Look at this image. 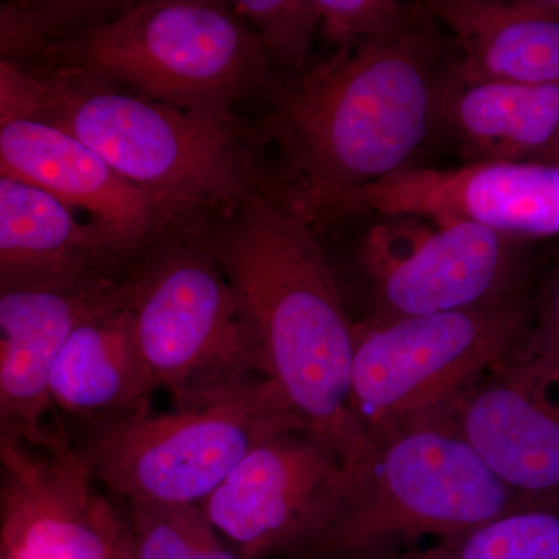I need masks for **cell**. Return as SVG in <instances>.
Listing matches in <instances>:
<instances>
[{
	"mask_svg": "<svg viewBox=\"0 0 559 559\" xmlns=\"http://www.w3.org/2000/svg\"><path fill=\"white\" fill-rule=\"evenodd\" d=\"M530 305L525 293L356 329L349 395L374 444L409 430L443 428L460 401L509 359Z\"/></svg>",
	"mask_w": 559,
	"mask_h": 559,
	"instance_id": "8992f818",
	"label": "cell"
},
{
	"mask_svg": "<svg viewBox=\"0 0 559 559\" xmlns=\"http://www.w3.org/2000/svg\"><path fill=\"white\" fill-rule=\"evenodd\" d=\"M235 16L250 24L267 55L283 64H300L320 25L318 0H238Z\"/></svg>",
	"mask_w": 559,
	"mask_h": 559,
	"instance_id": "cb8c5ba5",
	"label": "cell"
},
{
	"mask_svg": "<svg viewBox=\"0 0 559 559\" xmlns=\"http://www.w3.org/2000/svg\"><path fill=\"white\" fill-rule=\"evenodd\" d=\"M507 366L525 377L559 388V266L530 305L525 329Z\"/></svg>",
	"mask_w": 559,
	"mask_h": 559,
	"instance_id": "d4e9b609",
	"label": "cell"
},
{
	"mask_svg": "<svg viewBox=\"0 0 559 559\" xmlns=\"http://www.w3.org/2000/svg\"><path fill=\"white\" fill-rule=\"evenodd\" d=\"M46 76L49 100L38 119L86 143L165 218L224 213L261 189L234 114L173 108L69 66Z\"/></svg>",
	"mask_w": 559,
	"mask_h": 559,
	"instance_id": "3957f363",
	"label": "cell"
},
{
	"mask_svg": "<svg viewBox=\"0 0 559 559\" xmlns=\"http://www.w3.org/2000/svg\"><path fill=\"white\" fill-rule=\"evenodd\" d=\"M156 390L140 353L127 288L119 300L81 320L50 373L55 409L91 418L92 425L150 407Z\"/></svg>",
	"mask_w": 559,
	"mask_h": 559,
	"instance_id": "e0dca14e",
	"label": "cell"
},
{
	"mask_svg": "<svg viewBox=\"0 0 559 559\" xmlns=\"http://www.w3.org/2000/svg\"><path fill=\"white\" fill-rule=\"evenodd\" d=\"M49 94L47 76L0 58V127L13 120L39 117Z\"/></svg>",
	"mask_w": 559,
	"mask_h": 559,
	"instance_id": "484cf974",
	"label": "cell"
},
{
	"mask_svg": "<svg viewBox=\"0 0 559 559\" xmlns=\"http://www.w3.org/2000/svg\"><path fill=\"white\" fill-rule=\"evenodd\" d=\"M426 9L457 43L452 80L559 86V2L430 0Z\"/></svg>",
	"mask_w": 559,
	"mask_h": 559,
	"instance_id": "2e32d148",
	"label": "cell"
},
{
	"mask_svg": "<svg viewBox=\"0 0 559 559\" xmlns=\"http://www.w3.org/2000/svg\"><path fill=\"white\" fill-rule=\"evenodd\" d=\"M558 143H559V139H558V142H557V145H558ZM557 145H555V146H557ZM551 151H554V150H551ZM549 156H550V154H549Z\"/></svg>",
	"mask_w": 559,
	"mask_h": 559,
	"instance_id": "f546056e",
	"label": "cell"
},
{
	"mask_svg": "<svg viewBox=\"0 0 559 559\" xmlns=\"http://www.w3.org/2000/svg\"><path fill=\"white\" fill-rule=\"evenodd\" d=\"M304 426L277 382L257 374L187 406L95 423L79 450L128 503L200 506L253 448Z\"/></svg>",
	"mask_w": 559,
	"mask_h": 559,
	"instance_id": "5b68a950",
	"label": "cell"
},
{
	"mask_svg": "<svg viewBox=\"0 0 559 559\" xmlns=\"http://www.w3.org/2000/svg\"><path fill=\"white\" fill-rule=\"evenodd\" d=\"M447 428L400 433L378 455L322 538L299 559H399L419 539L455 538L532 502Z\"/></svg>",
	"mask_w": 559,
	"mask_h": 559,
	"instance_id": "52a82bcc",
	"label": "cell"
},
{
	"mask_svg": "<svg viewBox=\"0 0 559 559\" xmlns=\"http://www.w3.org/2000/svg\"><path fill=\"white\" fill-rule=\"evenodd\" d=\"M443 428L457 433L507 487L559 499V388L506 362L465 396Z\"/></svg>",
	"mask_w": 559,
	"mask_h": 559,
	"instance_id": "9a60e30c",
	"label": "cell"
},
{
	"mask_svg": "<svg viewBox=\"0 0 559 559\" xmlns=\"http://www.w3.org/2000/svg\"><path fill=\"white\" fill-rule=\"evenodd\" d=\"M0 175L32 183L86 216L114 253L138 248L165 218L86 143L38 117L0 127Z\"/></svg>",
	"mask_w": 559,
	"mask_h": 559,
	"instance_id": "5bb4252c",
	"label": "cell"
},
{
	"mask_svg": "<svg viewBox=\"0 0 559 559\" xmlns=\"http://www.w3.org/2000/svg\"><path fill=\"white\" fill-rule=\"evenodd\" d=\"M123 559H130V557H128V547H127V551H124Z\"/></svg>",
	"mask_w": 559,
	"mask_h": 559,
	"instance_id": "f1b7e54d",
	"label": "cell"
},
{
	"mask_svg": "<svg viewBox=\"0 0 559 559\" xmlns=\"http://www.w3.org/2000/svg\"><path fill=\"white\" fill-rule=\"evenodd\" d=\"M440 123L473 162L547 160L559 139V86L448 81Z\"/></svg>",
	"mask_w": 559,
	"mask_h": 559,
	"instance_id": "d6986e66",
	"label": "cell"
},
{
	"mask_svg": "<svg viewBox=\"0 0 559 559\" xmlns=\"http://www.w3.org/2000/svg\"><path fill=\"white\" fill-rule=\"evenodd\" d=\"M47 53L124 90L193 112H231L270 86V55L231 7L209 0L128 3Z\"/></svg>",
	"mask_w": 559,
	"mask_h": 559,
	"instance_id": "277c9868",
	"label": "cell"
},
{
	"mask_svg": "<svg viewBox=\"0 0 559 559\" xmlns=\"http://www.w3.org/2000/svg\"><path fill=\"white\" fill-rule=\"evenodd\" d=\"M130 559H248L210 525L198 506L128 503Z\"/></svg>",
	"mask_w": 559,
	"mask_h": 559,
	"instance_id": "44dd1931",
	"label": "cell"
},
{
	"mask_svg": "<svg viewBox=\"0 0 559 559\" xmlns=\"http://www.w3.org/2000/svg\"><path fill=\"white\" fill-rule=\"evenodd\" d=\"M123 293L108 275L0 289V430L33 448L50 443L55 359L81 320Z\"/></svg>",
	"mask_w": 559,
	"mask_h": 559,
	"instance_id": "4fadbf2b",
	"label": "cell"
},
{
	"mask_svg": "<svg viewBox=\"0 0 559 559\" xmlns=\"http://www.w3.org/2000/svg\"><path fill=\"white\" fill-rule=\"evenodd\" d=\"M544 162H558L559 164V143L555 146L554 151H551L550 156L547 157V160Z\"/></svg>",
	"mask_w": 559,
	"mask_h": 559,
	"instance_id": "83f0119b",
	"label": "cell"
},
{
	"mask_svg": "<svg viewBox=\"0 0 559 559\" xmlns=\"http://www.w3.org/2000/svg\"><path fill=\"white\" fill-rule=\"evenodd\" d=\"M13 441L17 440L11 439L9 433H5L3 432V430H0V455H2L3 450H5V448L9 447L10 443H13Z\"/></svg>",
	"mask_w": 559,
	"mask_h": 559,
	"instance_id": "4316f807",
	"label": "cell"
},
{
	"mask_svg": "<svg viewBox=\"0 0 559 559\" xmlns=\"http://www.w3.org/2000/svg\"><path fill=\"white\" fill-rule=\"evenodd\" d=\"M124 288L140 353L173 407L267 377L248 312L204 242L165 250Z\"/></svg>",
	"mask_w": 559,
	"mask_h": 559,
	"instance_id": "ba28073f",
	"label": "cell"
},
{
	"mask_svg": "<svg viewBox=\"0 0 559 559\" xmlns=\"http://www.w3.org/2000/svg\"><path fill=\"white\" fill-rule=\"evenodd\" d=\"M451 68L432 28L340 49L272 91L266 134L285 160L280 201L305 219L323 201L406 168L440 123Z\"/></svg>",
	"mask_w": 559,
	"mask_h": 559,
	"instance_id": "7a4b0ae2",
	"label": "cell"
},
{
	"mask_svg": "<svg viewBox=\"0 0 559 559\" xmlns=\"http://www.w3.org/2000/svg\"><path fill=\"white\" fill-rule=\"evenodd\" d=\"M98 230L47 191L0 175V289L106 275Z\"/></svg>",
	"mask_w": 559,
	"mask_h": 559,
	"instance_id": "ac0fdd59",
	"label": "cell"
},
{
	"mask_svg": "<svg viewBox=\"0 0 559 559\" xmlns=\"http://www.w3.org/2000/svg\"><path fill=\"white\" fill-rule=\"evenodd\" d=\"M127 547V522L64 430L44 448L13 441L3 450L0 558L123 559Z\"/></svg>",
	"mask_w": 559,
	"mask_h": 559,
	"instance_id": "7c38bea8",
	"label": "cell"
},
{
	"mask_svg": "<svg viewBox=\"0 0 559 559\" xmlns=\"http://www.w3.org/2000/svg\"><path fill=\"white\" fill-rule=\"evenodd\" d=\"M320 27L340 49L392 43L429 27L426 3L396 0H318Z\"/></svg>",
	"mask_w": 559,
	"mask_h": 559,
	"instance_id": "603a6c76",
	"label": "cell"
},
{
	"mask_svg": "<svg viewBox=\"0 0 559 559\" xmlns=\"http://www.w3.org/2000/svg\"><path fill=\"white\" fill-rule=\"evenodd\" d=\"M360 263L380 322L469 310L525 294L522 241L466 221L380 216L364 237Z\"/></svg>",
	"mask_w": 559,
	"mask_h": 559,
	"instance_id": "30bf717a",
	"label": "cell"
},
{
	"mask_svg": "<svg viewBox=\"0 0 559 559\" xmlns=\"http://www.w3.org/2000/svg\"><path fill=\"white\" fill-rule=\"evenodd\" d=\"M399 559H559V499H535Z\"/></svg>",
	"mask_w": 559,
	"mask_h": 559,
	"instance_id": "ffe728a7",
	"label": "cell"
},
{
	"mask_svg": "<svg viewBox=\"0 0 559 559\" xmlns=\"http://www.w3.org/2000/svg\"><path fill=\"white\" fill-rule=\"evenodd\" d=\"M221 215L204 246L248 312L267 377L360 479L378 447L352 407L356 329L312 224L264 189Z\"/></svg>",
	"mask_w": 559,
	"mask_h": 559,
	"instance_id": "6da1fadb",
	"label": "cell"
},
{
	"mask_svg": "<svg viewBox=\"0 0 559 559\" xmlns=\"http://www.w3.org/2000/svg\"><path fill=\"white\" fill-rule=\"evenodd\" d=\"M127 2L44 0L0 2V58L47 53L66 32H79L119 13Z\"/></svg>",
	"mask_w": 559,
	"mask_h": 559,
	"instance_id": "7402d4cb",
	"label": "cell"
},
{
	"mask_svg": "<svg viewBox=\"0 0 559 559\" xmlns=\"http://www.w3.org/2000/svg\"><path fill=\"white\" fill-rule=\"evenodd\" d=\"M466 221L516 241L559 235L558 162H473L459 168H403L334 194L308 221L349 215Z\"/></svg>",
	"mask_w": 559,
	"mask_h": 559,
	"instance_id": "8fae6325",
	"label": "cell"
},
{
	"mask_svg": "<svg viewBox=\"0 0 559 559\" xmlns=\"http://www.w3.org/2000/svg\"><path fill=\"white\" fill-rule=\"evenodd\" d=\"M359 477L308 426L271 437L246 455L200 509L248 559H299L333 525Z\"/></svg>",
	"mask_w": 559,
	"mask_h": 559,
	"instance_id": "9c48e42d",
	"label": "cell"
}]
</instances>
